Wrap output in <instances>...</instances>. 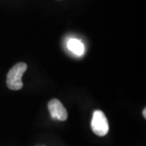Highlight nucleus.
Wrapping results in <instances>:
<instances>
[{"label":"nucleus","mask_w":146,"mask_h":146,"mask_svg":"<svg viewBox=\"0 0 146 146\" xmlns=\"http://www.w3.org/2000/svg\"><path fill=\"white\" fill-rule=\"evenodd\" d=\"M27 64L25 63H18L11 68L7 76V87L11 90H20L23 88L22 76L26 72Z\"/></svg>","instance_id":"1"},{"label":"nucleus","mask_w":146,"mask_h":146,"mask_svg":"<svg viewBox=\"0 0 146 146\" xmlns=\"http://www.w3.org/2000/svg\"><path fill=\"white\" fill-rule=\"evenodd\" d=\"M92 130L98 136H106L109 131V123L105 114L99 110L94 112L92 121H91Z\"/></svg>","instance_id":"2"},{"label":"nucleus","mask_w":146,"mask_h":146,"mask_svg":"<svg viewBox=\"0 0 146 146\" xmlns=\"http://www.w3.org/2000/svg\"><path fill=\"white\" fill-rule=\"evenodd\" d=\"M48 109L53 119L65 121L68 119V112L62 102L58 99H52L48 103Z\"/></svg>","instance_id":"3"},{"label":"nucleus","mask_w":146,"mask_h":146,"mask_svg":"<svg viewBox=\"0 0 146 146\" xmlns=\"http://www.w3.org/2000/svg\"><path fill=\"white\" fill-rule=\"evenodd\" d=\"M68 48L76 55L81 56L84 53V46L78 39L72 38L68 42Z\"/></svg>","instance_id":"4"},{"label":"nucleus","mask_w":146,"mask_h":146,"mask_svg":"<svg viewBox=\"0 0 146 146\" xmlns=\"http://www.w3.org/2000/svg\"><path fill=\"white\" fill-rule=\"evenodd\" d=\"M145 111H146V109H145H145H144V110H143V115H144V118H145H145H146Z\"/></svg>","instance_id":"5"}]
</instances>
